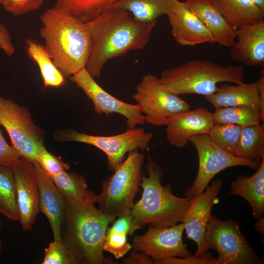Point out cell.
Segmentation results:
<instances>
[{"label": "cell", "mask_w": 264, "mask_h": 264, "mask_svg": "<svg viewBox=\"0 0 264 264\" xmlns=\"http://www.w3.org/2000/svg\"><path fill=\"white\" fill-rule=\"evenodd\" d=\"M130 212L118 216L112 225L108 228L105 234L104 251L111 254L117 259L124 257L132 249L127 236L132 235L141 228L133 222Z\"/></svg>", "instance_id": "cell-24"}, {"label": "cell", "mask_w": 264, "mask_h": 264, "mask_svg": "<svg viewBox=\"0 0 264 264\" xmlns=\"http://www.w3.org/2000/svg\"><path fill=\"white\" fill-rule=\"evenodd\" d=\"M230 56L234 61L246 66L264 67V21L237 28Z\"/></svg>", "instance_id": "cell-18"}, {"label": "cell", "mask_w": 264, "mask_h": 264, "mask_svg": "<svg viewBox=\"0 0 264 264\" xmlns=\"http://www.w3.org/2000/svg\"><path fill=\"white\" fill-rule=\"evenodd\" d=\"M205 239L208 250L218 253L217 264H263V261L242 233L239 222L222 220L212 215L207 225Z\"/></svg>", "instance_id": "cell-7"}, {"label": "cell", "mask_w": 264, "mask_h": 264, "mask_svg": "<svg viewBox=\"0 0 264 264\" xmlns=\"http://www.w3.org/2000/svg\"><path fill=\"white\" fill-rule=\"evenodd\" d=\"M263 11H264V0H252Z\"/></svg>", "instance_id": "cell-42"}, {"label": "cell", "mask_w": 264, "mask_h": 264, "mask_svg": "<svg viewBox=\"0 0 264 264\" xmlns=\"http://www.w3.org/2000/svg\"><path fill=\"white\" fill-rule=\"evenodd\" d=\"M222 185L220 179L214 180L204 191L193 197L181 219L187 237L197 244L196 255L208 251L205 239L206 229L212 208L219 201L218 196Z\"/></svg>", "instance_id": "cell-14"}, {"label": "cell", "mask_w": 264, "mask_h": 264, "mask_svg": "<svg viewBox=\"0 0 264 264\" xmlns=\"http://www.w3.org/2000/svg\"><path fill=\"white\" fill-rule=\"evenodd\" d=\"M132 97L141 106L145 122L154 126L166 125L170 118L191 108L178 95L165 89L152 74L143 77Z\"/></svg>", "instance_id": "cell-11"}, {"label": "cell", "mask_w": 264, "mask_h": 264, "mask_svg": "<svg viewBox=\"0 0 264 264\" xmlns=\"http://www.w3.org/2000/svg\"><path fill=\"white\" fill-rule=\"evenodd\" d=\"M0 47L8 56L13 55L15 51L11 36L6 26L2 23H0Z\"/></svg>", "instance_id": "cell-38"}, {"label": "cell", "mask_w": 264, "mask_h": 264, "mask_svg": "<svg viewBox=\"0 0 264 264\" xmlns=\"http://www.w3.org/2000/svg\"><path fill=\"white\" fill-rule=\"evenodd\" d=\"M0 213L9 220H18L15 182L11 167L0 165Z\"/></svg>", "instance_id": "cell-31"}, {"label": "cell", "mask_w": 264, "mask_h": 264, "mask_svg": "<svg viewBox=\"0 0 264 264\" xmlns=\"http://www.w3.org/2000/svg\"><path fill=\"white\" fill-rule=\"evenodd\" d=\"M184 230L181 222L166 227L149 226L144 234L133 238L132 248L150 257L155 264L169 257H187L192 254L183 243Z\"/></svg>", "instance_id": "cell-12"}, {"label": "cell", "mask_w": 264, "mask_h": 264, "mask_svg": "<svg viewBox=\"0 0 264 264\" xmlns=\"http://www.w3.org/2000/svg\"><path fill=\"white\" fill-rule=\"evenodd\" d=\"M0 125L7 131L12 146L20 158L37 162L38 146L43 144V132L29 110L14 101L0 96Z\"/></svg>", "instance_id": "cell-8"}, {"label": "cell", "mask_w": 264, "mask_h": 264, "mask_svg": "<svg viewBox=\"0 0 264 264\" xmlns=\"http://www.w3.org/2000/svg\"><path fill=\"white\" fill-rule=\"evenodd\" d=\"M25 45L27 54L39 66L44 87L60 88L63 86L65 78L55 65L44 45L30 39L25 41Z\"/></svg>", "instance_id": "cell-26"}, {"label": "cell", "mask_w": 264, "mask_h": 264, "mask_svg": "<svg viewBox=\"0 0 264 264\" xmlns=\"http://www.w3.org/2000/svg\"><path fill=\"white\" fill-rule=\"evenodd\" d=\"M157 264H217L215 258L208 251L200 255H191L185 258L169 257Z\"/></svg>", "instance_id": "cell-36"}, {"label": "cell", "mask_w": 264, "mask_h": 264, "mask_svg": "<svg viewBox=\"0 0 264 264\" xmlns=\"http://www.w3.org/2000/svg\"><path fill=\"white\" fill-rule=\"evenodd\" d=\"M1 225H2V220H1V219L0 218V229L1 228ZM1 249H2V242H1V239L0 238V252L1 251Z\"/></svg>", "instance_id": "cell-43"}, {"label": "cell", "mask_w": 264, "mask_h": 264, "mask_svg": "<svg viewBox=\"0 0 264 264\" xmlns=\"http://www.w3.org/2000/svg\"><path fill=\"white\" fill-rule=\"evenodd\" d=\"M212 113L199 107L177 114L166 125L167 139L173 146L183 148L194 135L208 133L214 125Z\"/></svg>", "instance_id": "cell-17"}, {"label": "cell", "mask_w": 264, "mask_h": 264, "mask_svg": "<svg viewBox=\"0 0 264 264\" xmlns=\"http://www.w3.org/2000/svg\"><path fill=\"white\" fill-rule=\"evenodd\" d=\"M189 141L197 151L198 169L191 186L184 192L185 198H193L204 191L214 176L227 168L242 166L257 170L261 164L226 152L212 141L208 133L194 135Z\"/></svg>", "instance_id": "cell-10"}, {"label": "cell", "mask_w": 264, "mask_h": 264, "mask_svg": "<svg viewBox=\"0 0 264 264\" xmlns=\"http://www.w3.org/2000/svg\"><path fill=\"white\" fill-rule=\"evenodd\" d=\"M40 35L46 50L65 78L86 67L91 50L86 23L54 6L40 16Z\"/></svg>", "instance_id": "cell-3"}, {"label": "cell", "mask_w": 264, "mask_h": 264, "mask_svg": "<svg viewBox=\"0 0 264 264\" xmlns=\"http://www.w3.org/2000/svg\"><path fill=\"white\" fill-rule=\"evenodd\" d=\"M84 92L93 103L95 111L98 114L107 115L116 113L126 118L128 129H132L138 125H143L146 122L141 106L131 104L120 100L109 94L102 88L91 75L84 68L69 77Z\"/></svg>", "instance_id": "cell-13"}, {"label": "cell", "mask_w": 264, "mask_h": 264, "mask_svg": "<svg viewBox=\"0 0 264 264\" xmlns=\"http://www.w3.org/2000/svg\"><path fill=\"white\" fill-rule=\"evenodd\" d=\"M176 0H120L111 7L128 11L137 21L149 22L171 12Z\"/></svg>", "instance_id": "cell-25"}, {"label": "cell", "mask_w": 264, "mask_h": 264, "mask_svg": "<svg viewBox=\"0 0 264 264\" xmlns=\"http://www.w3.org/2000/svg\"><path fill=\"white\" fill-rule=\"evenodd\" d=\"M65 199L71 204H80L92 198L94 193L88 190L85 178L76 172L61 173L50 176Z\"/></svg>", "instance_id": "cell-28"}, {"label": "cell", "mask_w": 264, "mask_h": 264, "mask_svg": "<svg viewBox=\"0 0 264 264\" xmlns=\"http://www.w3.org/2000/svg\"><path fill=\"white\" fill-rule=\"evenodd\" d=\"M157 20L143 22L127 11L111 7L87 22L91 50L86 69L99 78L106 63L131 50L143 49L150 41Z\"/></svg>", "instance_id": "cell-1"}, {"label": "cell", "mask_w": 264, "mask_h": 264, "mask_svg": "<svg viewBox=\"0 0 264 264\" xmlns=\"http://www.w3.org/2000/svg\"><path fill=\"white\" fill-rule=\"evenodd\" d=\"M2 1H3V0H0V3H1V4L2 2Z\"/></svg>", "instance_id": "cell-44"}, {"label": "cell", "mask_w": 264, "mask_h": 264, "mask_svg": "<svg viewBox=\"0 0 264 264\" xmlns=\"http://www.w3.org/2000/svg\"><path fill=\"white\" fill-rule=\"evenodd\" d=\"M42 264H73L64 243L53 240L44 249Z\"/></svg>", "instance_id": "cell-34"}, {"label": "cell", "mask_w": 264, "mask_h": 264, "mask_svg": "<svg viewBox=\"0 0 264 264\" xmlns=\"http://www.w3.org/2000/svg\"><path fill=\"white\" fill-rule=\"evenodd\" d=\"M20 159L17 151L5 140L0 127V165L11 167Z\"/></svg>", "instance_id": "cell-37"}, {"label": "cell", "mask_w": 264, "mask_h": 264, "mask_svg": "<svg viewBox=\"0 0 264 264\" xmlns=\"http://www.w3.org/2000/svg\"><path fill=\"white\" fill-rule=\"evenodd\" d=\"M45 0H3L1 5L8 12L21 16L39 9Z\"/></svg>", "instance_id": "cell-35"}, {"label": "cell", "mask_w": 264, "mask_h": 264, "mask_svg": "<svg viewBox=\"0 0 264 264\" xmlns=\"http://www.w3.org/2000/svg\"><path fill=\"white\" fill-rule=\"evenodd\" d=\"M205 98L216 108L244 106L260 111L261 103L257 82L223 84L215 93Z\"/></svg>", "instance_id": "cell-21"}, {"label": "cell", "mask_w": 264, "mask_h": 264, "mask_svg": "<svg viewBox=\"0 0 264 264\" xmlns=\"http://www.w3.org/2000/svg\"><path fill=\"white\" fill-rule=\"evenodd\" d=\"M242 128L238 125L215 124L208 134L218 146L234 155Z\"/></svg>", "instance_id": "cell-32"}, {"label": "cell", "mask_w": 264, "mask_h": 264, "mask_svg": "<svg viewBox=\"0 0 264 264\" xmlns=\"http://www.w3.org/2000/svg\"><path fill=\"white\" fill-rule=\"evenodd\" d=\"M120 0H56L54 6L61 8L85 23L93 20Z\"/></svg>", "instance_id": "cell-29"}, {"label": "cell", "mask_w": 264, "mask_h": 264, "mask_svg": "<svg viewBox=\"0 0 264 264\" xmlns=\"http://www.w3.org/2000/svg\"><path fill=\"white\" fill-rule=\"evenodd\" d=\"M210 1L227 21L236 28L264 21V11L252 0Z\"/></svg>", "instance_id": "cell-23"}, {"label": "cell", "mask_w": 264, "mask_h": 264, "mask_svg": "<svg viewBox=\"0 0 264 264\" xmlns=\"http://www.w3.org/2000/svg\"><path fill=\"white\" fill-rule=\"evenodd\" d=\"M162 87L175 95H211L220 83H244V70L240 65L224 66L210 60L194 59L162 71L158 78Z\"/></svg>", "instance_id": "cell-5"}, {"label": "cell", "mask_w": 264, "mask_h": 264, "mask_svg": "<svg viewBox=\"0 0 264 264\" xmlns=\"http://www.w3.org/2000/svg\"><path fill=\"white\" fill-rule=\"evenodd\" d=\"M152 137V132L136 127L111 136L92 135L72 129L58 130L54 134L57 141L83 143L102 151L107 156L109 169L113 172L123 162L126 153L135 148L144 151Z\"/></svg>", "instance_id": "cell-9"}, {"label": "cell", "mask_w": 264, "mask_h": 264, "mask_svg": "<svg viewBox=\"0 0 264 264\" xmlns=\"http://www.w3.org/2000/svg\"><path fill=\"white\" fill-rule=\"evenodd\" d=\"M37 162L50 176L58 174L69 169V165L49 153L43 144L37 149Z\"/></svg>", "instance_id": "cell-33"}, {"label": "cell", "mask_w": 264, "mask_h": 264, "mask_svg": "<svg viewBox=\"0 0 264 264\" xmlns=\"http://www.w3.org/2000/svg\"><path fill=\"white\" fill-rule=\"evenodd\" d=\"M234 155L261 163L264 159V127L260 124L242 127Z\"/></svg>", "instance_id": "cell-27"}, {"label": "cell", "mask_w": 264, "mask_h": 264, "mask_svg": "<svg viewBox=\"0 0 264 264\" xmlns=\"http://www.w3.org/2000/svg\"><path fill=\"white\" fill-rule=\"evenodd\" d=\"M168 17L171 34L178 44L193 46L216 43L212 34L185 1L176 0Z\"/></svg>", "instance_id": "cell-16"}, {"label": "cell", "mask_w": 264, "mask_h": 264, "mask_svg": "<svg viewBox=\"0 0 264 264\" xmlns=\"http://www.w3.org/2000/svg\"><path fill=\"white\" fill-rule=\"evenodd\" d=\"M22 229L30 230L40 211V192L34 164L20 158L11 167Z\"/></svg>", "instance_id": "cell-15"}, {"label": "cell", "mask_w": 264, "mask_h": 264, "mask_svg": "<svg viewBox=\"0 0 264 264\" xmlns=\"http://www.w3.org/2000/svg\"><path fill=\"white\" fill-rule=\"evenodd\" d=\"M255 230L261 234L264 233V219L262 217L257 219V221L254 224Z\"/></svg>", "instance_id": "cell-41"}, {"label": "cell", "mask_w": 264, "mask_h": 264, "mask_svg": "<svg viewBox=\"0 0 264 264\" xmlns=\"http://www.w3.org/2000/svg\"><path fill=\"white\" fill-rule=\"evenodd\" d=\"M146 169L149 176L143 175L140 186L142 196L134 203L130 213L133 222L140 226L166 227L181 222L182 217L193 198L175 196L170 184L163 186L164 171L152 158L148 157Z\"/></svg>", "instance_id": "cell-4"}, {"label": "cell", "mask_w": 264, "mask_h": 264, "mask_svg": "<svg viewBox=\"0 0 264 264\" xmlns=\"http://www.w3.org/2000/svg\"><path fill=\"white\" fill-rule=\"evenodd\" d=\"M212 116L214 124H234L242 127L258 125L264 120L259 110L244 106L216 108Z\"/></svg>", "instance_id": "cell-30"}, {"label": "cell", "mask_w": 264, "mask_h": 264, "mask_svg": "<svg viewBox=\"0 0 264 264\" xmlns=\"http://www.w3.org/2000/svg\"><path fill=\"white\" fill-rule=\"evenodd\" d=\"M250 176L241 175L230 183V194L241 197L250 204L257 219L264 213V159Z\"/></svg>", "instance_id": "cell-22"}, {"label": "cell", "mask_w": 264, "mask_h": 264, "mask_svg": "<svg viewBox=\"0 0 264 264\" xmlns=\"http://www.w3.org/2000/svg\"><path fill=\"white\" fill-rule=\"evenodd\" d=\"M40 192V211L47 218L52 229L53 240L61 242V228L66 200L51 177L37 162L34 163Z\"/></svg>", "instance_id": "cell-19"}, {"label": "cell", "mask_w": 264, "mask_h": 264, "mask_svg": "<svg viewBox=\"0 0 264 264\" xmlns=\"http://www.w3.org/2000/svg\"><path fill=\"white\" fill-rule=\"evenodd\" d=\"M144 161V155L138 149H132L113 174L103 181L101 192L95 196V203L103 213L116 218L131 211L141 185Z\"/></svg>", "instance_id": "cell-6"}, {"label": "cell", "mask_w": 264, "mask_h": 264, "mask_svg": "<svg viewBox=\"0 0 264 264\" xmlns=\"http://www.w3.org/2000/svg\"><path fill=\"white\" fill-rule=\"evenodd\" d=\"M124 264H153L152 259L139 251L133 250L129 256L123 261Z\"/></svg>", "instance_id": "cell-39"}, {"label": "cell", "mask_w": 264, "mask_h": 264, "mask_svg": "<svg viewBox=\"0 0 264 264\" xmlns=\"http://www.w3.org/2000/svg\"><path fill=\"white\" fill-rule=\"evenodd\" d=\"M257 83L261 103L260 112L263 118L264 119V73L263 70L261 72Z\"/></svg>", "instance_id": "cell-40"}, {"label": "cell", "mask_w": 264, "mask_h": 264, "mask_svg": "<svg viewBox=\"0 0 264 264\" xmlns=\"http://www.w3.org/2000/svg\"><path fill=\"white\" fill-rule=\"evenodd\" d=\"M185 2L209 30L216 43L225 47L233 45L237 28L227 21L210 0H186Z\"/></svg>", "instance_id": "cell-20"}, {"label": "cell", "mask_w": 264, "mask_h": 264, "mask_svg": "<svg viewBox=\"0 0 264 264\" xmlns=\"http://www.w3.org/2000/svg\"><path fill=\"white\" fill-rule=\"evenodd\" d=\"M95 196L80 204L66 200L61 238L73 264L113 263L104 256L103 244L107 230L116 218L95 207Z\"/></svg>", "instance_id": "cell-2"}]
</instances>
